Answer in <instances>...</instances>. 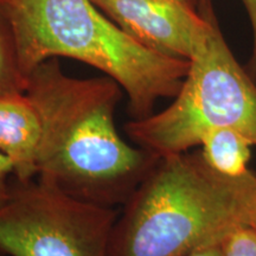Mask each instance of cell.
I'll use <instances>...</instances> for the list:
<instances>
[{"label":"cell","mask_w":256,"mask_h":256,"mask_svg":"<svg viewBox=\"0 0 256 256\" xmlns=\"http://www.w3.org/2000/svg\"><path fill=\"white\" fill-rule=\"evenodd\" d=\"M118 214L37 177L17 182L0 206V256H110Z\"/></svg>","instance_id":"cell-5"},{"label":"cell","mask_w":256,"mask_h":256,"mask_svg":"<svg viewBox=\"0 0 256 256\" xmlns=\"http://www.w3.org/2000/svg\"><path fill=\"white\" fill-rule=\"evenodd\" d=\"M134 40L165 55L188 60L210 25V0H92Z\"/></svg>","instance_id":"cell-6"},{"label":"cell","mask_w":256,"mask_h":256,"mask_svg":"<svg viewBox=\"0 0 256 256\" xmlns=\"http://www.w3.org/2000/svg\"><path fill=\"white\" fill-rule=\"evenodd\" d=\"M191 2H196V4H197V0H191Z\"/></svg>","instance_id":"cell-15"},{"label":"cell","mask_w":256,"mask_h":256,"mask_svg":"<svg viewBox=\"0 0 256 256\" xmlns=\"http://www.w3.org/2000/svg\"><path fill=\"white\" fill-rule=\"evenodd\" d=\"M218 128L236 130L256 146V83L234 57L211 8L209 28L172 104L132 119L124 130L136 146L165 156L200 146Z\"/></svg>","instance_id":"cell-4"},{"label":"cell","mask_w":256,"mask_h":256,"mask_svg":"<svg viewBox=\"0 0 256 256\" xmlns=\"http://www.w3.org/2000/svg\"><path fill=\"white\" fill-rule=\"evenodd\" d=\"M26 88L11 16L4 0H0V98L25 94Z\"/></svg>","instance_id":"cell-9"},{"label":"cell","mask_w":256,"mask_h":256,"mask_svg":"<svg viewBox=\"0 0 256 256\" xmlns=\"http://www.w3.org/2000/svg\"><path fill=\"white\" fill-rule=\"evenodd\" d=\"M256 176L214 171L200 152L160 156L118 214L110 256H190L249 220Z\"/></svg>","instance_id":"cell-2"},{"label":"cell","mask_w":256,"mask_h":256,"mask_svg":"<svg viewBox=\"0 0 256 256\" xmlns=\"http://www.w3.org/2000/svg\"><path fill=\"white\" fill-rule=\"evenodd\" d=\"M122 92L108 76H68L57 58L32 70L25 94L42 122L37 178L92 203L124 204L160 156L120 136Z\"/></svg>","instance_id":"cell-1"},{"label":"cell","mask_w":256,"mask_h":256,"mask_svg":"<svg viewBox=\"0 0 256 256\" xmlns=\"http://www.w3.org/2000/svg\"><path fill=\"white\" fill-rule=\"evenodd\" d=\"M190 256H224L223 255V249L222 244L218 246H212V247H208L204 249H200Z\"/></svg>","instance_id":"cell-13"},{"label":"cell","mask_w":256,"mask_h":256,"mask_svg":"<svg viewBox=\"0 0 256 256\" xmlns=\"http://www.w3.org/2000/svg\"><path fill=\"white\" fill-rule=\"evenodd\" d=\"M224 256H256V232L249 226H243L224 240Z\"/></svg>","instance_id":"cell-10"},{"label":"cell","mask_w":256,"mask_h":256,"mask_svg":"<svg viewBox=\"0 0 256 256\" xmlns=\"http://www.w3.org/2000/svg\"><path fill=\"white\" fill-rule=\"evenodd\" d=\"M249 226H250V228L256 232V202H255L254 210H252V212L250 220H249Z\"/></svg>","instance_id":"cell-14"},{"label":"cell","mask_w":256,"mask_h":256,"mask_svg":"<svg viewBox=\"0 0 256 256\" xmlns=\"http://www.w3.org/2000/svg\"><path fill=\"white\" fill-rule=\"evenodd\" d=\"M202 156L217 174L238 178L248 174L252 144L246 136L230 128L210 130L202 139Z\"/></svg>","instance_id":"cell-8"},{"label":"cell","mask_w":256,"mask_h":256,"mask_svg":"<svg viewBox=\"0 0 256 256\" xmlns=\"http://www.w3.org/2000/svg\"><path fill=\"white\" fill-rule=\"evenodd\" d=\"M40 114L26 94L0 98V152L11 160L17 182L37 177Z\"/></svg>","instance_id":"cell-7"},{"label":"cell","mask_w":256,"mask_h":256,"mask_svg":"<svg viewBox=\"0 0 256 256\" xmlns=\"http://www.w3.org/2000/svg\"><path fill=\"white\" fill-rule=\"evenodd\" d=\"M242 2L247 10L252 28V51L249 62L246 66V70L252 81L256 83V0H242Z\"/></svg>","instance_id":"cell-11"},{"label":"cell","mask_w":256,"mask_h":256,"mask_svg":"<svg viewBox=\"0 0 256 256\" xmlns=\"http://www.w3.org/2000/svg\"><path fill=\"white\" fill-rule=\"evenodd\" d=\"M26 78L50 58L68 57L119 83L133 119L153 113L158 100L174 98L190 60L150 49L108 18L92 0H4Z\"/></svg>","instance_id":"cell-3"},{"label":"cell","mask_w":256,"mask_h":256,"mask_svg":"<svg viewBox=\"0 0 256 256\" xmlns=\"http://www.w3.org/2000/svg\"><path fill=\"white\" fill-rule=\"evenodd\" d=\"M10 176H14V166L11 160L0 152V206L5 203L11 192L12 186L8 184Z\"/></svg>","instance_id":"cell-12"}]
</instances>
